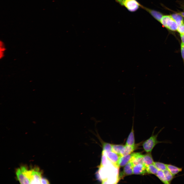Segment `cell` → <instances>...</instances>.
Here are the masks:
<instances>
[{
    "mask_svg": "<svg viewBox=\"0 0 184 184\" xmlns=\"http://www.w3.org/2000/svg\"><path fill=\"white\" fill-rule=\"evenodd\" d=\"M180 50L184 66V44L182 42H181L180 44Z\"/></svg>",
    "mask_w": 184,
    "mask_h": 184,
    "instance_id": "cell-25",
    "label": "cell"
},
{
    "mask_svg": "<svg viewBox=\"0 0 184 184\" xmlns=\"http://www.w3.org/2000/svg\"><path fill=\"white\" fill-rule=\"evenodd\" d=\"M143 155L140 153H132V155L130 161L133 166L139 164H143Z\"/></svg>",
    "mask_w": 184,
    "mask_h": 184,
    "instance_id": "cell-10",
    "label": "cell"
},
{
    "mask_svg": "<svg viewBox=\"0 0 184 184\" xmlns=\"http://www.w3.org/2000/svg\"><path fill=\"white\" fill-rule=\"evenodd\" d=\"M147 173L156 175L158 170L154 164L149 165L146 167Z\"/></svg>",
    "mask_w": 184,
    "mask_h": 184,
    "instance_id": "cell-18",
    "label": "cell"
},
{
    "mask_svg": "<svg viewBox=\"0 0 184 184\" xmlns=\"http://www.w3.org/2000/svg\"><path fill=\"white\" fill-rule=\"evenodd\" d=\"M16 174L17 179L20 183H30V180L22 172L20 168L17 169Z\"/></svg>",
    "mask_w": 184,
    "mask_h": 184,
    "instance_id": "cell-8",
    "label": "cell"
},
{
    "mask_svg": "<svg viewBox=\"0 0 184 184\" xmlns=\"http://www.w3.org/2000/svg\"><path fill=\"white\" fill-rule=\"evenodd\" d=\"M181 42L184 44V34H180Z\"/></svg>",
    "mask_w": 184,
    "mask_h": 184,
    "instance_id": "cell-27",
    "label": "cell"
},
{
    "mask_svg": "<svg viewBox=\"0 0 184 184\" xmlns=\"http://www.w3.org/2000/svg\"><path fill=\"white\" fill-rule=\"evenodd\" d=\"M167 169L174 176L182 171V168L171 164H166Z\"/></svg>",
    "mask_w": 184,
    "mask_h": 184,
    "instance_id": "cell-15",
    "label": "cell"
},
{
    "mask_svg": "<svg viewBox=\"0 0 184 184\" xmlns=\"http://www.w3.org/2000/svg\"><path fill=\"white\" fill-rule=\"evenodd\" d=\"M181 15L183 18H184V12H181L178 13Z\"/></svg>",
    "mask_w": 184,
    "mask_h": 184,
    "instance_id": "cell-28",
    "label": "cell"
},
{
    "mask_svg": "<svg viewBox=\"0 0 184 184\" xmlns=\"http://www.w3.org/2000/svg\"><path fill=\"white\" fill-rule=\"evenodd\" d=\"M166 179L169 184L175 178L174 176L167 169L163 171Z\"/></svg>",
    "mask_w": 184,
    "mask_h": 184,
    "instance_id": "cell-20",
    "label": "cell"
},
{
    "mask_svg": "<svg viewBox=\"0 0 184 184\" xmlns=\"http://www.w3.org/2000/svg\"><path fill=\"white\" fill-rule=\"evenodd\" d=\"M103 150L105 151L106 153L112 151V144L106 143H103Z\"/></svg>",
    "mask_w": 184,
    "mask_h": 184,
    "instance_id": "cell-23",
    "label": "cell"
},
{
    "mask_svg": "<svg viewBox=\"0 0 184 184\" xmlns=\"http://www.w3.org/2000/svg\"><path fill=\"white\" fill-rule=\"evenodd\" d=\"M49 181L47 179L42 178L41 180V184H49Z\"/></svg>",
    "mask_w": 184,
    "mask_h": 184,
    "instance_id": "cell-26",
    "label": "cell"
},
{
    "mask_svg": "<svg viewBox=\"0 0 184 184\" xmlns=\"http://www.w3.org/2000/svg\"><path fill=\"white\" fill-rule=\"evenodd\" d=\"M142 8L144 9L148 13L155 19L159 22H160L162 18L164 16L162 13L159 12L149 8L143 6H142Z\"/></svg>",
    "mask_w": 184,
    "mask_h": 184,
    "instance_id": "cell-9",
    "label": "cell"
},
{
    "mask_svg": "<svg viewBox=\"0 0 184 184\" xmlns=\"http://www.w3.org/2000/svg\"><path fill=\"white\" fill-rule=\"evenodd\" d=\"M147 153L143 155V164L146 167L150 165L154 164V163L151 153Z\"/></svg>",
    "mask_w": 184,
    "mask_h": 184,
    "instance_id": "cell-14",
    "label": "cell"
},
{
    "mask_svg": "<svg viewBox=\"0 0 184 184\" xmlns=\"http://www.w3.org/2000/svg\"><path fill=\"white\" fill-rule=\"evenodd\" d=\"M133 166L130 161L124 167L123 171L120 174L119 178H122L125 176L133 174Z\"/></svg>",
    "mask_w": 184,
    "mask_h": 184,
    "instance_id": "cell-6",
    "label": "cell"
},
{
    "mask_svg": "<svg viewBox=\"0 0 184 184\" xmlns=\"http://www.w3.org/2000/svg\"><path fill=\"white\" fill-rule=\"evenodd\" d=\"M132 153L123 156H120L119 159L118 166L119 168L125 166L131 160Z\"/></svg>",
    "mask_w": 184,
    "mask_h": 184,
    "instance_id": "cell-12",
    "label": "cell"
},
{
    "mask_svg": "<svg viewBox=\"0 0 184 184\" xmlns=\"http://www.w3.org/2000/svg\"><path fill=\"white\" fill-rule=\"evenodd\" d=\"M124 146L121 145L112 144V151L120 155L121 151Z\"/></svg>",
    "mask_w": 184,
    "mask_h": 184,
    "instance_id": "cell-21",
    "label": "cell"
},
{
    "mask_svg": "<svg viewBox=\"0 0 184 184\" xmlns=\"http://www.w3.org/2000/svg\"><path fill=\"white\" fill-rule=\"evenodd\" d=\"M156 175L163 183L169 184L166 179L163 171L158 170Z\"/></svg>",
    "mask_w": 184,
    "mask_h": 184,
    "instance_id": "cell-19",
    "label": "cell"
},
{
    "mask_svg": "<svg viewBox=\"0 0 184 184\" xmlns=\"http://www.w3.org/2000/svg\"><path fill=\"white\" fill-rule=\"evenodd\" d=\"M146 167L143 164H139L133 167V174L143 175L147 173Z\"/></svg>",
    "mask_w": 184,
    "mask_h": 184,
    "instance_id": "cell-7",
    "label": "cell"
},
{
    "mask_svg": "<svg viewBox=\"0 0 184 184\" xmlns=\"http://www.w3.org/2000/svg\"><path fill=\"white\" fill-rule=\"evenodd\" d=\"M136 146L125 145L122 149L120 154L121 156H123L131 154L135 150Z\"/></svg>",
    "mask_w": 184,
    "mask_h": 184,
    "instance_id": "cell-13",
    "label": "cell"
},
{
    "mask_svg": "<svg viewBox=\"0 0 184 184\" xmlns=\"http://www.w3.org/2000/svg\"><path fill=\"white\" fill-rule=\"evenodd\" d=\"M177 31L180 34H184V24L178 27Z\"/></svg>",
    "mask_w": 184,
    "mask_h": 184,
    "instance_id": "cell-24",
    "label": "cell"
},
{
    "mask_svg": "<svg viewBox=\"0 0 184 184\" xmlns=\"http://www.w3.org/2000/svg\"><path fill=\"white\" fill-rule=\"evenodd\" d=\"M107 158L115 166L118 168V162L120 157L119 154L111 151L107 153Z\"/></svg>",
    "mask_w": 184,
    "mask_h": 184,
    "instance_id": "cell-5",
    "label": "cell"
},
{
    "mask_svg": "<svg viewBox=\"0 0 184 184\" xmlns=\"http://www.w3.org/2000/svg\"><path fill=\"white\" fill-rule=\"evenodd\" d=\"M134 116L132 117V124L131 131L128 137L126 142L125 145L131 146H134L135 144V139L134 136Z\"/></svg>",
    "mask_w": 184,
    "mask_h": 184,
    "instance_id": "cell-11",
    "label": "cell"
},
{
    "mask_svg": "<svg viewBox=\"0 0 184 184\" xmlns=\"http://www.w3.org/2000/svg\"><path fill=\"white\" fill-rule=\"evenodd\" d=\"M121 6L124 7L129 11L133 12L140 8L142 5L137 0H115Z\"/></svg>",
    "mask_w": 184,
    "mask_h": 184,
    "instance_id": "cell-2",
    "label": "cell"
},
{
    "mask_svg": "<svg viewBox=\"0 0 184 184\" xmlns=\"http://www.w3.org/2000/svg\"><path fill=\"white\" fill-rule=\"evenodd\" d=\"M110 161L108 159L106 152L103 150L102 152V157L100 167H105L109 165Z\"/></svg>",
    "mask_w": 184,
    "mask_h": 184,
    "instance_id": "cell-17",
    "label": "cell"
},
{
    "mask_svg": "<svg viewBox=\"0 0 184 184\" xmlns=\"http://www.w3.org/2000/svg\"><path fill=\"white\" fill-rule=\"evenodd\" d=\"M171 16L178 26L184 24L183 17L178 13L173 14L171 15Z\"/></svg>",
    "mask_w": 184,
    "mask_h": 184,
    "instance_id": "cell-16",
    "label": "cell"
},
{
    "mask_svg": "<svg viewBox=\"0 0 184 184\" xmlns=\"http://www.w3.org/2000/svg\"><path fill=\"white\" fill-rule=\"evenodd\" d=\"M164 128V127H163L155 135H154V132L155 129H154L152 136L143 143L142 145L143 147L146 152L151 153L154 147L157 144L166 142L158 141L157 138L158 134Z\"/></svg>",
    "mask_w": 184,
    "mask_h": 184,
    "instance_id": "cell-1",
    "label": "cell"
},
{
    "mask_svg": "<svg viewBox=\"0 0 184 184\" xmlns=\"http://www.w3.org/2000/svg\"><path fill=\"white\" fill-rule=\"evenodd\" d=\"M31 170L32 174L30 180V183L41 184L42 172L37 167L31 168Z\"/></svg>",
    "mask_w": 184,
    "mask_h": 184,
    "instance_id": "cell-4",
    "label": "cell"
},
{
    "mask_svg": "<svg viewBox=\"0 0 184 184\" xmlns=\"http://www.w3.org/2000/svg\"><path fill=\"white\" fill-rule=\"evenodd\" d=\"M154 164L158 170L164 171L167 169L166 164L159 162H154Z\"/></svg>",
    "mask_w": 184,
    "mask_h": 184,
    "instance_id": "cell-22",
    "label": "cell"
},
{
    "mask_svg": "<svg viewBox=\"0 0 184 184\" xmlns=\"http://www.w3.org/2000/svg\"><path fill=\"white\" fill-rule=\"evenodd\" d=\"M160 22L164 27L170 31H177L178 26L171 15H164Z\"/></svg>",
    "mask_w": 184,
    "mask_h": 184,
    "instance_id": "cell-3",
    "label": "cell"
}]
</instances>
